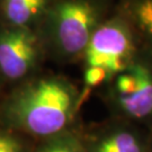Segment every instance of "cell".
Instances as JSON below:
<instances>
[{
	"label": "cell",
	"mask_w": 152,
	"mask_h": 152,
	"mask_svg": "<svg viewBox=\"0 0 152 152\" xmlns=\"http://www.w3.org/2000/svg\"><path fill=\"white\" fill-rule=\"evenodd\" d=\"M76 108V95L59 77H32L1 102L0 118L11 130L48 139L64 132Z\"/></svg>",
	"instance_id": "6da1fadb"
},
{
	"label": "cell",
	"mask_w": 152,
	"mask_h": 152,
	"mask_svg": "<svg viewBox=\"0 0 152 152\" xmlns=\"http://www.w3.org/2000/svg\"><path fill=\"white\" fill-rule=\"evenodd\" d=\"M95 12L85 0L52 1L36 28L44 51L59 58L85 52L94 33Z\"/></svg>",
	"instance_id": "7a4b0ae2"
},
{
	"label": "cell",
	"mask_w": 152,
	"mask_h": 152,
	"mask_svg": "<svg viewBox=\"0 0 152 152\" xmlns=\"http://www.w3.org/2000/svg\"><path fill=\"white\" fill-rule=\"evenodd\" d=\"M44 48L36 29L0 22V80L20 83L34 77Z\"/></svg>",
	"instance_id": "3957f363"
},
{
	"label": "cell",
	"mask_w": 152,
	"mask_h": 152,
	"mask_svg": "<svg viewBox=\"0 0 152 152\" xmlns=\"http://www.w3.org/2000/svg\"><path fill=\"white\" fill-rule=\"evenodd\" d=\"M132 50L129 33L122 25L107 24L94 31L85 50L88 66H98L107 73L122 72Z\"/></svg>",
	"instance_id": "277c9868"
},
{
	"label": "cell",
	"mask_w": 152,
	"mask_h": 152,
	"mask_svg": "<svg viewBox=\"0 0 152 152\" xmlns=\"http://www.w3.org/2000/svg\"><path fill=\"white\" fill-rule=\"evenodd\" d=\"M135 85L132 91L117 98L123 113L134 120H142L152 114V70L143 64H132Z\"/></svg>",
	"instance_id": "5b68a950"
},
{
	"label": "cell",
	"mask_w": 152,
	"mask_h": 152,
	"mask_svg": "<svg viewBox=\"0 0 152 152\" xmlns=\"http://www.w3.org/2000/svg\"><path fill=\"white\" fill-rule=\"evenodd\" d=\"M52 0H0V22L36 29Z\"/></svg>",
	"instance_id": "8992f818"
},
{
	"label": "cell",
	"mask_w": 152,
	"mask_h": 152,
	"mask_svg": "<svg viewBox=\"0 0 152 152\" xmlns=\"http://www.w3.org/2000/svg\"><path fill=\"white\" fill-rule=\"evenodd\" d=\"M94 152H143V148L134 134L127 131H117L103 137Z\"/></svg>",
	"instance_id": "52a82bcc"
},
{
	"label": "cell",
	"mask_w": 152,
	"mask_h": 152,
	"mask_svg": "<svg viewBox=\"0 0 152 152\" xmlns=\"http://www.w3.org/2000/svg\"><path fill=\"white\" fill-rule=\"evenodd\" d=\"M36 152H82V150L75 137L62 132L45 139Z\"/></svg>",
	"instance_id": "ba28073f"
},
{
	"label": "cell",
	"mask_w": 152,
	"mask_h": 152,
	"mask_svg": "<svg viewBox=\"0 0 152 152\" xmlns=\"http://www.w3.org/2000/svg\"><path fill=\"white\" fill-rule=\"evenodd\" d=\"M0 152H26V150L16 135L0 127Z\"/></svg>",
	"instance_id": "9c48e42d"
},
{
	"label": "cell",
	"mask_w": 152,
	"mask_h": 152,
	"mask_svg": "<svg viewBox=\"0 0 152 152\" xmlns=\"http://www.w3.org/2000/svg\"><path fill=\"white\" fill-rule=\"evenodd\" d=\"M136 18L141 27L152 36V0H143L137 6Z\"/></svg>",
	"instance_id": "30bf717a"
},
{
	"label": "cell",
	"mask_w": 152,
	"mask_h": 152,
	"mask_svg": "<svg viewBox=\"0 0 152 152\" xmlns=\"http://www.w3.org/2000/svg\"><path fill=\"white\" fill-rule=\"evenodd\" d=\"M107 71L98 66H88L85 72V83L87 88H94L99 86L107 78Z\"/></svg>",
	"instance_id": "8fae6325"
},
{
	"label": "cell",
	"mask_w": 152,
	"mask_h": 152,
	"mask_svg": "<svg viewBox=\"0 0 152 152\" xmlns=\"http://www.w3.org/2000/svg\"><path fill=\"white\" fill-rule=\"evenodd\" d=\"M1 86H2V82H1V80H0V87H1Z\"/></svg>",
	"instance_id": "7c38bea8"
}]
</instances>
